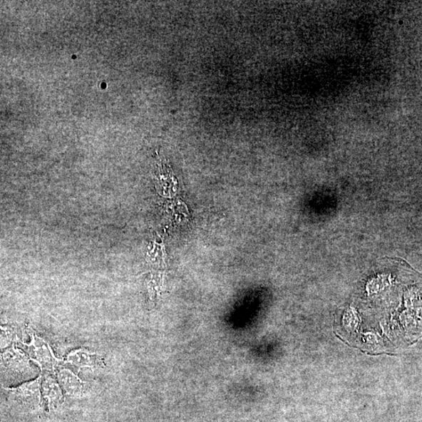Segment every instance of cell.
Segmentation results:
<instances>
[{
	"instance_id": "6da1fadb",
	"label": "cell",
	"mask_w": 422,
	"mask_h": 422,
	"mask_svg": "<svg viewBox=\"0 0 422 422\" xmlns=\"http://www.w3.org/2000/svg\"><path fill=\"white\" fill-rule=\"evenodd\" d=\"M29 356L17 345H13L1 354V379L14 385L34 379L38 373L31 363Z\"/></svg>"
},
{
	"instance_id": "7a4b0ae2",
	"label": "cell",
	"mask_w": 422,
	"mask_h": 422,
	"mask_svg": "<svg viewBox=\"0 0 422 422\" xmlns=\"http://www.w3.org/2000/svg\"><path fill=\"white\" fill-rule=\"evenodd\" d=\"M26 331L30 336L29 343L21 341L17 346L29 356L30 359L36 363L43 373L56 374L60 360L55 356L51 344L44 338L38 336L31 327L28 326Z\"/></svg>"
},
{
	"instance_id": "3957f363",
	"label": "cell",
	"mask_w": 422,
	"mask_h": 422,
	"mask_svg": "<svg viewBox=\"0 0 422 422\" xmlns=\"http://www.w3.org/2000/svg\"><path fill=\"white\" fill-rule=\"evenodd\" d=\"M42 376H39L36 379L26 381V383L14 387H3L8 395L13 397L19 402L29 403H38L41 401L42 391Z\"/></svg>"
},
{
	"instance_id": "277c9868",
	"label": "cell",
	"mask_w": 422,
	"mask_h": 422,
	"mask_svg": "<svg viewBox=\"0 0 422 422\" xmlns=\"http://www.w3.org/2000/svg\"><path fill=\"white\" fill-rule=\"evenodd\" d=\"M63 362L71 364L72 366L79 369L105 367L103 356L85 347H80L71 351L67 354Z\"/></svg>"
},
{
	"instance_id": "5b68a950",
	"label": "cell",
	"mask_w": 422,
	"mask_h": 422,
	"mask_svg": "<svg viewBox=\"0 0 422 422\" xmlns=\"http://www.w3.org/2000/svg\"><path fill=\"white\" fill-rule=\"evenodd\" d=\"M55 376L65 393L74 396L84 392L86 384L72 371L67 369H56Z\"/></svg>"
},
{
	"instance_id": "8992f818",
	"label": "cell",
	"mask_w": 422,
	"mask_h": 422,
	"mask_svg": "<svg viewBox=\"0 0 422 422\" xmlns=\"http://www.w3.org/2000/svg\"><path fill=\"white\" fill-rule=\"evenodd\" d=\"M41 391L43 399L48 405L59 404L63 401V389L58 379L52 373L42 375Z\"/></svg>"
},
{
	"instance_id": "52a82bcc",
	"label": "cell",
	"mask_w": 422,
	"mask_h": 422,
	"mask_svg": "<svg viewBox=\"0 0 422 422\" xmlns=\"http://www.w3.org/2000/svg\"><path fill=\"white\" fill-rule=\"evenodd\" d=\"M19 337V331L17 328L9 326V324H2L1 326V350L4 351L6 348L13 345H17L21 342Z\"/></svg>"
}]
</instances>
